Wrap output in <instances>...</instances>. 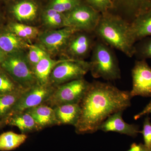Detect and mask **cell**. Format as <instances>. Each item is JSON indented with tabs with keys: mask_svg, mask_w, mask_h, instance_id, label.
Returning <instances> with one entry per match:
<instances>
[{
	"mask_svg": "<svg viewBox=\"0 0 151 151\" xmlns=\"http://www.w3.org/2000/svg\"><path fill=\"white\" fill-rule=\"evenodd\" d=\"M8 124L17 127L22 134L38 131L32 117L25 111L15 113L10 116Z\"/></svg>",
	"mask_w": 151,
	"mask_h": 151,
	"instance_id": "19",
	"label": "cell"
},
{
	"mask_svg": "<svg viewBox=\"0 0 151 151\" xmlns=\"http://www.w3.org/2000/svg\"><path fill=\"white\" fill-rule=\"evenodd\" d=\"M90 83L84 78L76 79L57 86L45 104L54 108L67 104H80Z\"/></svg>",
	"mask_w": 151,
	"mask_h": 151,
	"instance_id": "5",
	"label": "cell"
},
{
	"mask_svg": "<svg viewBox=\"0 0 151 151\" xmlns=\"http://www.w3.org/2000/svg\"><path fill=\"white\" fill-rule=\"evenodd\" d=\"M27 136L25 134H18L8 132L0 135V151H10L18 147L25 142Z\"/></svg>",
	"mask_w": 151,
	"mask_h": 151,
	"instance_id": "20",
	"label": "cell"
},
{
	"mask_svg": "<svg viewBox=\"0 0 151 151\" xmlns=\"http://www.w3.org/2000/svg\"><path fill=\"white\" fill-rule=\"evenodd\" d=\"M56 87L51 84L43 85L37 83L27 89L13 108L10 116L15 113L23 112L29 108L45 104Z\"/></svg>",
	"mask_w": 151,
	"mask_h": 151,
	"instance_id": "8",
	"label": "cell"
},
{
	"mask_svg": "<svg viewBox=\"0 0 151 151\" xmlns=\"http://www.w3.org/2000/svg\"><path fill=\"white\" fill-rule=\"evenodd\" d=\"M123 111H119L109 116L100 125L98 130L103 132H115L135 137L140 133L139 126L127 124L122 118Z\"/></svg>",
	"mask_w": 151,
	"mask_h": 151,
	"instance_id": "12",
	"label": "cell"
},
{
	"mask_svg": "<svg viewBox=\"0 0 151 151\" xmlns=\"http://www.w3.org/2000/svg\"><path fill=\"white\" fill-rule=\"evenodd\" d=\"M9 118V117H6L4 119H0V130L8 124Z\"/></svg>",
	"mask_w": 151,
	"mask_h": 151,
	"instance_id": "32",
	"label": "cell"
},
{
	"mask_svg": "<svg viewBox=\"0 0 151 151\" xmlns=\"http://www.w3.org/2000/svg\"><path fill=\"white\" fill-rule=\"evenodd\" d=\"M151 113V110L150 111V113Z\"/></svg>",
	"mask_w": 151,
	"mask_h": 151,
	"instance_id": "35",
	"label": "cell"
},
{
	"mask_svg": "<svg viewBox=\"0 0 151 151\" xmlns=\"http://www.w3.org/2000/svg\"><path fill=\"white\" fill-rule=\"evenodd\" d=\"M130 92L118 89L111 83L94 81L80 103L81 113L74 126L78 134L98 131L109 116L124 111L131 105Z\"/></svg>",
	"mask_w": 151,
	"mask_h": 151,
	"instance_id": "1",
	"label": "cell"
},
{
	"mask_svg": "<svg viewBox=\"0 0 151 151\" xmlns=\"http://www.w3.org/2000/svg\"><path fill=\"white\" fill-rule=\"evenodd\" d=\"M61 60L52 59L47 53L42 58L33 69L38 84L43 85L50 84V77L52 71Z\"/></svg>",
	"mask_w": 151,
	"mask_h": 151,
	"instance_id": "17",
	"label": "cell"
},
{
	"mask_svg": "<svg viewBox=\"0 0 151 151\" xmlns=\"http://www.w3.org/2000/svg\"><path fill=\"white\" fill-rule=\"evenodd\" d=\"M44 24L50 28L68 27L65 14L60 13L51 8H47L42 15Z\"/></svg>",
	"mask_w": 151,
	"mask_h": 151,
	"instance_id": "23",
	"label": "cell"
},
{
	"mask_svg": "<svg viewBox=\"0 0 151 151\" xmlns=\"http://www.w3.org/2000/svg\"><path fill=\"white\" fill-rule=\"evenodd\" d=\"M127 9L130 22L141 14L151 9V0H119Z\"/></svg>",
	"mask_w": 151,
	"mask_h": 151,
	"instance_id": "22",
	"label": "cell"
},
{
	"mask_svg": "<svg viewBox=\"0 0 151 151\" xmlns=\"http://www.w3.org/2000/svg\"><path fill=\"white\" fill-rule=\"evenodd\" d=\"M25 111L32 117L38 131L47 127L59 125L54 109L46 104H41L29 108Z\"/></svg>",
	"mask_w": 151,
	"mask_h": 151,
	"instance_id": "13",
	"label": "cell"
},
{
	"mask_svg": "<svg viewBox=\"0 0 151 151\" xmlns=\"http://www.w3.org/2000/svg\"><path fill=\"white\" fill-rule=\"evenodd\" d=\"M130 23V31L135 43L151 36V9L141 14Z\"/></svg>",
	"mask_w": 151,
	"mask_h": 151,
	"instance_id": "15",
	"label": "cell"
},
{
	"mask_svg": "<svg viewBox=\"0 0 151 151\" xmlns=\"http://www.w3.org/2000/svg\"><path fill=\"white\" fill-rule=\"evenodd\" d=\"M151 110V100L150 102L149 103L147 106L145 107V108L140 112L139 113L136 115V116L134 117V119L135 120H138L139 119L141 118V117H142L143 116H145L147 114H149L150 113V111Z\"/></svg>",
	"mask_w": 151,
	"mask_h": 151,
	"instance_id": "31",
	"label": "cell"
},
{
	"mask_svg": "<svg viewBox=\"0 0 151 151\" xmlns=\"http://www.w3.org/2000/svg\"><path fill=\"white\" fill-rule=\"evenodd\" d=\"M147 151H151V148H150L148 149Z\"/></svg>",
	"mask_w": 151,
	"mask_h": 151,
	"instance_id": "34",
	"label": "cell"
},
{
	"mask_svg": "<svg viewBox=\"0 0 151 151\" xmlns=\"http://www.w3.org/2000/svg\"><path fill=\"white\" fill-rule=\"evenodd\" d=\"M81 4V0H52L48 7L60 13L66 14Z\"/></svg>",
	"mask_w": 151,
	"mask_h": 151,
	"instance_id": "26",
	"label": "cell"
},
{
	"mask_svg": "<svg viewBox=\"0 0 151 151\" xmlns=\"http://www.w3.org/2000/svg\"><path fill=\"white\" fill-rule=\"evenodd\" d=\"M90 69V63L84 60L65 58L55 65L50 77V83L55 86L83 78Z\"/></svg>",
	"mask_w": 151,
	"mask_h": 151,
	"instance_id": "6",
	"label": "cell"
},
{
	"mask_svg": "<svg viewBox=\"0 0 151 151\" xmlns=\"http://www.w3.org/2000/svg\"><path fill=\"white\" fill-rule=\"evenodd\" d=\"M0 67L23 89H29L37 83L32 67L22 51L7 55Z\"/></svg>",
	"mask_w": 151,
	"mask_h": 151,
	"instance_id": "4",
	"label": "cell"
},
{
	"mask_svg": "<svg viewBox=\"0 0 151 151\" xmlns=\"http://www.w3.org/2000/svg\"><path fill=\"white\" fill-rule=\"evenodd\" d=\"M88 5L102 14L108 12L112 7L113 0H86Z\"/></svg>",
	"mask_w": 151,
	"mask_h": 151,
	"instance_id": "28",
	"label": "cell"
},
{
	"mask_svg": "<svg viewBox=\"0 0 151 151\" xmlns=\"http://www.w3.org/2000/svg\"><path fill=\"white\" fill-rule=\"evenodd\" d=\"M65 14L68 27L90 33H94L101 16L90 6L82 4Z\"/></svg>",
	"mask_w": 151,
	"mask_h": 151,
	"instance_id": "7",
	"label": "cell"
},
{
	"mask_svg": "<svg viewBox=\"0 0 151 151\" xmlns=\"http://www.w3.org/2000/svg\"><path fill=\"white\" fill-rule=\"evenodd\" d=\"M27 47L29 49L28 60L33 70L35 66L47 52L45 50L37 45L27 44Z\"/></svg>",
	"mask_w": 151,
	"mask_h": 151,
	"instance_id": "27",
	"label": "cell"
},
{
	"mask_svg": "<svg viewBox=\"0 0 151 151\" xmlns=\"http://www.w3.org/2000/svg\"><path fill=\"white\" fill-rule=\"evenodd\" d=\"M94 33L104 43L129 57L134 55L135 43L131 35L130 23L122 17L108 12L101 14Z\"/></svg>",
	"mask_w": 151,
	"mask_h": 151,
	"instance_id": "2",
	"label": "cell"
},
{
	"mask_svg": "<svg viewBox=\"0 0 151 151\" xmlns=\"http://www.w3.org/2000/svg\"><path fill=\"white\" fill-rule=\"evenodd\" d=\"M0 20H1V16H0Z\"/></svg>",
	"mask_w": 151,
	"mask_h": 151,
	"instance_id": "36",
	"label": "cell"
},
{
	"mask_svg": "<svg viewBox=\"0 0 151 151\" xmlns=\"http://www.w3.org/2000/svg\"><path fill=\"white\" fill-rule=\"evenodd\" d=\"M37 7L29 0L21 1L14 4L11 9L12 14L19 22H30L36 17Z\"/></svg>",
	"mask_w": 151,
	"mask_h": 151,
	"instance_id": "18",
	"label": "cell"
},
{
	"mask_svg": "<svg viewBox=\"0 0 151 151\" xmlns=\"http://www.w3.org/2000/svg\"><path fill=\"white\" fill-rule=\"evenodd\" d=\"M92 53L89 70L94 78L108 81L121 78L118 59L110 46L97 38Z\"/></svg>",
	"mask_w": 151,
	"mask_h": 151,
	"instance_id": "3",
	"label": "cell"
},
{
	"mask_svg": "<svg viewBox=\"0 0 151 151\" xmlns=\"http://www.w3.org/2000/svg\"><path fill=\"white\" fill-rule=\"evenodd\" d=\"M10 30L0 28V48L7 55L22 51L28 44Z\"/></svg>",
	"mask_w": 151,
	"mask_h": 151,
	"instance_id": "14",
	"label": "cell"
},
{
	"mask_svg": "<svg viewBox=\"0 0 151 151\" xmlns=\"http://www.w3.org/2000/svg\"><path fill=\"white\" fill-rule=\"evenodd\" d=\"M7 55L0 48V63H1L4 61V60L5 59Z\"/></svg>",
	"mask_w": 151,
	"mask_h": 151,
	"instance_id": "33",
	"label": "cell"
},
{
	"mask_svg": "<svg viewBox=\"0 0 151 151\" xmlns=\"http://www.w3.org/2000/svg\"><path fill=\"white\" fill-rule=\"evenodd\" d=\"M25 89L0 67V94Z\"/></svg>",
	"mask_w": 151,
	"mask_h": 151,
	"instance_id": "24",
	"label": "cell"
},
{
	"mask_svg": "<svg viewBox=\"0 0 151 151\" xmlns=\"http://www.w3.org/2000/svg\"><path fill=\"white\" fill-rule=\"evenodd\" d=\"M132 76L133 86L130 92L132 97H151V68L146 60H136Z\"/></svg>",
	"mask_w": 151,
	"mask_h": 151,
	"instance_id": "10",
	"label": "cell"
},
{
	"mask_svg": "<svg viewBox=\"0 0 151 151\" xmlns=\"http://www.w3.org/2000/svg\"><path fill=\"white\" fill-rule=\"evenodd\" d=\"M142 134L144 138V145L147 148H151V123L150 117L147 116L145 119L143 124V129L140 131Z\"/></svg>",
	"mask_w": 151,
	"mask_h": 151,
	"instance_id": "29",
	"label": "cell"
},
{
	"mask_svg": "<svg viewBox=\"0 0 151 151\" xmlns=\"http://www.w3.org/2000/svg\"><path fill=\"white\" fill-rule=\"evenodd\" d=\"M134 56L138 60L151 59V36L141 40L135 43Z\"/></svg>",
	"mask_w": 151,
	"mask_h": 151,
	"instance_id": "25",
	"label": "cell"
},
{
	"mask_svg": "<svg viewBox=\"0 0 151 151\" xmlns=\"http://www.w3.org/2000/svg\"><path fill=\"white\" fill-rule=\"evenodd\" d=\"M147 148L144 144L134 143L131 145L129 149L127 151H147Z\"/></svg>",
	"mask_w": 151,
	"mask_h": 151,
	"instance_id": "30",
	"label": "cell"
},
{
	"mask_svg": "<svg viewBox=\"0 0 151 151\" xmlns=\"http://www.w3.org/2000/svg\"><path fill=\"white\" fill-rule=\"evenodd\" d=\"M77 31H78L72 27L49 31L40 35V42L47 51L58 52L63 50H65L70 38Z\"/></svg>",
	"mask_w": 151,
	"mask_h": 151,
	"instance_id": "11",
	"label": "cell"
},
{
	"mask_svg": "<svg viewBox=\"0 0 151 151\" xmlns=\"http://www.w3.org/2000/svg\"><path fill=\"white\" fill-rule=\"evenodd\" d=\"M94 33L76 32L70 38L65 50L68 58L83 60L92 52L96 41Z\"/></svg>",
	"mask_w": 151,
	"mask_h": 151,
	"instance_id": "9",
	"label": "cell"
},
{
	"mask_svg": "<svg viewBox=\"0 0 151 151\" xmlns=\"http://www.w3.org/2000/svg\"><path fill=\"white\" fill-rule=\"evenodd\" d=\"M53 108L59 125H70L74 126L78 122L81 113L80 104H64Z\"/></svg>",
	"mask_w": 151,
	"mask_h": 151,
	"instance_id": "16",
	"label": "cell"
},
{
	"mask_svg": "<svg viewBox=\"0 0 151 151\" xmlns=\"http://www.w3.org/2000/svg\"><path fill=\"white\" fill-rule=\"evenodd\" d=\"M27 89L0 94V119L10 117L13 108Z\"/></svg>",
	"mask_w": 151,
	"mask_h": 151,
	"instance_id": "21",
	"label": "cell"
}]
</instances>
